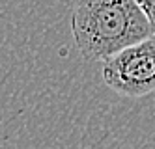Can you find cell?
Segmentation results:
<instances>
[{
	"label": "cell",
	"mask_w": 155,
	"mask_h": 149,
	"mask_svg": "<svg viewBox=\"0 0 155 149\" xmlns=\"http://www.w3.org/2000/svg\"><path fill=\"white\" fill-rule=\"evenodd\" d=\"M71 32L81 56L90 62H107L155 36L137 0H77Z\"/></svg>",
	"instance_id": "obj_1"
},
{
	"label": "cell",
	"mask_w": 155,
	"mask_h": 149,
	"mask_svg": "<svg viewBox=\"0 0 155 149\" xmlns=\"http://www.w3.org/2000/svg\"><path fill=\"white\" fill-rule=\"evenodd\" d=\"M103 82L118 95L140 99L155 91V36L103 62Z\"/></svg>",
	"instance_id": "obj_2"
},
{
	"label": "cell",
	"mask_w": 155,
	"mask_h": 149,
	"mask_svg": "<svg viewBox=\"0 0 155 149\" xmlns=\"http://www.w3.org/2000/svg\"><path fill=\"white\" fill-rule=\"evenodd\" d=\"M137 4L142 9V13L148 17L150 24L153 28V34H155V0H137Z\"/></svg>",
	"instance_id": "obj_3"
}]
</instances>
